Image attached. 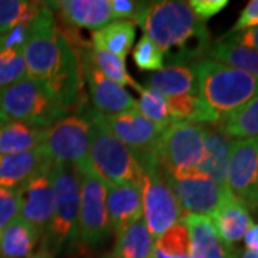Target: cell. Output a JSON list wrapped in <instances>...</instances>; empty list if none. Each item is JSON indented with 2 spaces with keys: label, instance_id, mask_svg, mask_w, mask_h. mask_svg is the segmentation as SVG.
Segmentation results:
<instances>
[{
  "label": "cell",
  "instance_id": "6da1fadb",
  "mask_svg": "<svg viewBox=\"0 0 258 258\" xmlns=\"http://www.w3.org/2000/svg\"><path fill=\"white\" fill-rule=\"evenodd\" d=\"M138 26L169 63H194L203 59L211 46L208 29L195 16L188 2H148Z\"/></svg>",
  "mask_w": 258,
  "mask_h": 258
},
{
  "label": "cell",
  "instance_id": "7a4b0ae2",
  "mask_svg": "<svg viewBox=\"0 0 258 258\" xmlns=\"http://www.w3.org/2000/svg\"><path fill=\"white\" fill-rule=\"evenodd\" d=\"M198 95L220 116L235 111L258 96V76L203 57L191 63Z\"/></svg>",
  "mask_w": 258,
  "mask_h": 258
},
{
  "label": "cell",
  "instance_id": "3957f363",
  "mask_svg": "<svg viewBox=\"0 0 258 258\" xmlns=\"http://www.w3.org/2000/svg\"><path fill=\"white\" fill-rule=\"evenodd\" d=\"M89 120V162L93 172L105 185L139 184L142 171L132 152L106 126L103 115L83 103L81 105Z\"/></svg>",
  "mask_w": 258,
  "mask_h": 258
},
{
  "label": "cell",
  "instance_id": "277c9868",
  "mask_svg": "<svg viewBox=\"0 0 258 258\" xmlns=\"http://www.w3.org/2000/svg\"><path fill=\"white\" fill-rule=\"evenodd\" d=\"M0 111L8 119L47 129L69 112L43 83L23 78L0 91Z\"/></svg>",
  "mask_w": 258,
  "mask_h": 258
},
{
  "label": "cell",
  "instance_id": "5b68a950",
  "mask_svg": "<svg viewBox=\"0 0 258 258\" xmlns=\"http://www.w3.org/2000/svg\"><path fill=\"white\" fill-rule=\"evenodd\" d=\"M50 179L55 203L43 245L59 252L74 247L79 240V176L75 166L53 162Z\"/></svg>",
  "mask_w": 258,
  "mask_h": 258
},
{
  "label": "cell",
  "instance_id": "8992f818",
  "mask_svg": "<svg viewBox=\"0 0 258 258\" xmlns=\"http://www.w3.org/2000/svg\"><path fill=\"white\" fill-rule=\"evenodd\" d=\"M79 240L95 248L109 238L112 228L106 208V185L93 172L88 161L79 164Z\"/></svg>",
  "mask_w": 258,
  "mask_h": 258
},
{
  "label": "cell",
  "instance_id": "52a82bcc",
  "mask_svg": "<svg viewBox=\"0 0 258 258\" xmlns=\"http://www.w3.org/2000/svg\"><path fill=\"white\" fill-rule=\"evenodd\" d=\"M60 52L62 33L56 25L55 15L47 6H40L36 18L29 25L25 45L26 78L43 85L49 82L59 64Z\"/></svg>",
  "mask_w": 258,
  "mask_h": 258
},
{
  "label": "cell",
  "instance_id": "ba28073f",
  "mask_svg": "<svg viewBox=\"0 0 258 258\" xmlns=\"http://www.w3.org/2000/svg\"><path fill=\"white\" fill-rule=\"evenodd\" d=\"M103 120L112 134L132 152L142 172L161 166L158 144L165 128L148 120L138 111L103 115Z\"/></svg>",
  "mask_w": 258,
  "mask_h": 258
},
{
  "label": "cell",
  "instance_id": "9c48e42d",
  "mask_svg": "<svg viewBox=\"0 0 258 258\" xmlns=\"http://www.w3.org/2000/svg\"><path fill=\"white\" fill-rule=\"evenodd\" d=\"M204 155V125L174 122L166 126L158 144V161L166 174L194 171Z\"/></svg>",
  "mask_w": 258,
  "mask_h": 258
},
{
  "label": "cell",
  "instance_id": "30bf717a",
  "mask_svg": "<svg viewBox=\"0 0 258 258\" xmlns=\"http://www.w3.org/2000/svg\"><path fill=\"white\" fill-rule=\"evenodd\" d=\"M141 188L144 221L154 238H158L176 222L184 220V212L161 166L142 172Z\"/></svg>",
  "mask_w": 258,
  "mask_h": 258
},
{
  "label": "cell",
  "instance_id": "8fae6325",
  "mask_svg": "<svg viewBox=\"0 0 258 258\" xmlns=\"http://www.w3.org/2000/svg\"><path fill=\"white\" fill-rule=\"evenodd\" d=\"M89 120L79 106L46 131L45 149L56 164L78 166L89 158Z\"/></svg>",
  "mask_w": 258,
  "mask_h": 258
},
{
  "label": "cell",
  "instance_id": "7c38bea8",
  "mask_svg": "<svg viewBox=\"0 0 258 258\" xmlns=\"http://www.w3.org/2000/svg\"><path fill=\"white\" fill-rule=\"evenodd\" d=\"M166 181L172 192L175 194L185 217L201 215L210 218L220 207L225 195L230 192L227 186L217 184L210 176L201 174L198 169L166 174Z\"/></svg>",
  "mask_w": 258,
  "mask_h": 258
},
{
  "label": "cell",
  "instance_id": "4fadbf2b",
  "mask_svg": "<svg viewBox=\"0 0 258 258\" xmlns=\"http://www.w3.org/2000/svg\"><path fill=\"white\" fill-rule=\"evenodd\" d=\"M227 188L251 212H258V137L234 141Z\"/></svg>",
  "mask_w": 258,
  "mask_h": 258
},
{
  "label": "cell",
  "instance_id": "5bb4252c",
  "mask_svg": "<svg viewBox=\"0 0 258 258\" xmlns=\"http://www.w3.org/2000/svg\"><path fill=\"white\" fill-rule=\"evenodd\" d=\"M91 46L79 47L76 52L81 71L85 75L88 89L93 103V109L101 112L102 115H116L122 112L138 111L137 101L132 95L118 83L108 79L101 71L92 63L89 57Z\"/></svg>",
  "mask_w": 258,
  "mask_h": 258
},
{
  "label": "cell",
  "instance_id": "9a60e30c",
  "mask_svg": "<svg viewBox=\"0 0 258 258\" xmlns=\"http://www.w3.org/2000/svg\"><path fill=\"white\" fill-rule=\"evenodd\" d=\"M20 201V217L39 232L45 235L53 215V185L50 169L39 172L18 189Z\"/></svg>",
  "mask_w": 258,
  "mask_h": 258
},
{
  "label": "cell",
  "instance_id": "2e32d148",
  "mask_svg": "<svg viewBox=\"0 0 258 258\" xmlns=\"http://www.w3.org/2000/svg\"><path fill=\"white\" fill-rule=\"evenodd\" d=\"M81 74L82 71L76 50L62 35L60 60L53 76L49 79V82L45 83V86L63 105V108L68 112H71V109L74 108L78 109L83 103L81 98V85H82Z\"/></svg>",
  "mask_w": 258,
  "mask_h": 258
},
{
  "label": "cell",
  "instance_id": "e0dca14e",
  "mask_svg": "<svg viewBox=\"0 0 258 258\" xmlns=\"http://www.w3.org/2000/svg\"><path fill=\"white\" fill-rule=\"evenodd\" d=\"M52 165L53 161L45 147L15 155H0V186L19 189L30 178L50 169Z\"/></svg>",
  "mask_w": 258,
  "mask_h": 258
},
{
  "label": "cell",
  "instance_id": "ac0fdd59",
  "mask_svg": "<svg viewBox=\"0 0 258 258\" xmlns=\"http://www.w3.org/2000/svg\"><path fill=\"white\" fill-rule=\"evenodd\" d=\"M49 9H55L62 16L68 28L101 29L112 20L111 0H62L45 3Z\"/></svg>",
  "mask_w": 258,
  "mask_h": 258
},
{
  "label": "cell",
  "instance_id": "d6986e66",
  "mask_svg": "<svg viewBox=\"0 0 258 258\" xmlns=\"http://www.w3.org/2000/svg\"><path fill=\"white\" fill-rule=\"evenodd\" d=\"M106 208L112 231L118 235L144 215L141 185H106Z\"/></svg>",
  "mask_w": 258,
  "mask_h": 258
},
{
  "label": "cell",
  "instance_id": "ffe728a7",
  "mask_svg": "<svg viewBox=\"0 0 258 258\" xmlns=\"http://www.w3.org/2000/svg\"><path fill=\"white\" fill-rule=\"evenodd\" d=\"M234 141L215 125H204V155L197 169L222 186H227V169Z\"/></svg>",
  "mask_w": 258,
  "mask_h": 258
},
{
  "label": "cell",
  "instance_id": "44dd1931",
  "mask_svg": "<svg viewBox=\"0 0 258 258\" xmlns=\"http://www.w3.org/2000/svg\"><path fill=\"white\" fill-rule=\"evenodd\" d=\"M29 25H20L0 35V91L26 78L25 45Z\"/></svg>",
  "mask_w": 258,
  "mask_h": 258
},
{
  "label": "cell",
  "instance_id": "7402d4cb",
  "mask_svg": "<svg viewBox=\"0 0 258 258\" xmlns=\"http://www.w3.org/2000/svg\"><path fill=\"white\" fill-rule=\"evenodd\" d=\"M182 221L191 240L189 258H238L232 245L220 238L208 217L186 215Z\"/></svg>",
  "mask_w": 258,
  "mask_h": 258
},
{
  "label": "cell",
  "instance_id": "603a6c76",
  "mask_svg": "<svg viewBox=\"0 0 258 258\" xmlns=\"http://www.w3.org/2000/svg\"><path fill=\"white\" fill-rule=\"evenodd\" d=\"M210 220L220 238L228 245L242 240L249 228L254 225L247 207L238 198H235L231 191L225 195Z\"/></svg>",
  "mask_w": 258,
  "mask_h": 258
},
{
  "label": "cell",
  "instance_id": "cb8c5ba5",
  "mask_svg": "<svg viewBox=\"0 0 258 258\" xmlns=\"http://www.w3.org/2000/svg\"><path fill=\"white\" fill-rule=\"evenodd\" d=\"M148 89L162 93L165 98L198 95L197 78L191 64L169 63L148 79Z\"/></svg>",
  "mask_w": 258,
  "mask_h": 258
},
{
  "label": "cell",
  "instance_id": "d4e9b609",
  "mask_svg": "<svg viewBox=\"0 0 258 258\" xmlns=\"http://www.w3.org/2000/svg\"><path fill=\"white\" fill-rule=\"evenodd\" d=\"M37 232L20 215L2 230L0 234V258H28L39 241Z\"/></svg>",
  "mask_w": 258,
  "mask_h": 258
},
{
  "label": "cell",
  "instance_id": "484cf974",
  "mask_svg": "<svg viewBox=\"0 0 258 258\" xmlns=\"http://www.w3.org/2000/svg\"><path fill=\"white\" fill-rule=\"evenodd\" d=\"M46 131L9 120L0 128V155H15L43 147Z\"/></svg>",
  "mask_w": 258,
  "mask_h": 258
},
{
  "label": "cell",
  "instance_id": "4316f807",
  "mask_svg": "<svg viewBox=\"0 0 258 258\" xmlns=\"http://www.w3.org/2000/svg\"><path fill=\"white\" fill-rule=\"evenodd\" d=\"M135 28L137 26L132 22H111L103 28L93 30L91 46L125 59L135 40Z\"/></svg>",
  "mask_w": 258,
  "mask_h": 258
},
{
  "label": "cell",
  "instance_id": "83f0119b",
  "mask_svg": "<svg viewBox=\"0 0 258 258\" xmlns=\"http://www.w3.org/2000/svg\"><path fill=\"white\" fill-rule=\"evenodd\" d=\"M154 237L144 218L116 235L113 254L118 258H154Z\"/></svg>",
  "mask_w": 258,
  "mask_h": 258
},
{
  "label": "cell",
  "instance_id": "f1b7e54d",
  "mask_svg": "<svg viewBox=\"0 0 258 258\" xmlns=\"http://www.w3.org/2000/svg\"><path fill=\"white\" fill-rule=\"evenodd\" d=\"M168 112L174 122H192L200 125H217L220 115L200 98V95H182L166 98Z\"/></svg>",
  "mask_w": 258,
  "mask_h": 258
},
{
  "label": "cell",
  "instance_id": "f546056e",
  "mask_svg": "<svg viewBox=\"0 0 258 258\" xmlns=\"http://www.w3.org/2000/svg\"><path fill=\"white\" fill-rule=\"evenodd\" d=\"M215 126L232 139L258 137V96L238 109L221 115Z\"/></svg>",
  "mask_w": 258,
  "mask_h": 258
},
{
  "label": "cell",
  "instance_id": "4dcf8cb0",
  "mask_svg": "<svg viewBox=\"0 0 258 258\" xmlns=\"http://www.w3.org/2000/svg\"><path fill=\"white\" fill-rule=\"evenodd\" d=\"M207 55L210 59L258 76V50L237 45L231 39H220L210 46Z\"/></svg>",
  "mask_w": 258,
  "mask_h": 258
},
{
  "label": "cell",
  "instance_id": "1f68e13d",
  "mask_svg": "<svg viewBox=\"0 0 258 258\" xmlns=\"http://www.w3.org/2000/svg\"><path fill=\"white\" fill-rule=\"evenodd\" d=\"M191 240L184 221L176 222L154 242V258H189Z\"/></svg>",
  "mask_w": 258,
  "mask_h": 258
},
{
  "label": "cell",
  "instance_id": "d6a6232c",
  "mask_svg": "<svg viewBox=\"0 0 258 258\" xmlns=\"http://www.w3.org/2000/svg\"><path fill=\"white\" fill-rule=\"evenodd\" d=\"M40 6L42 5L36 2L0 0V35L20 25H30Z\"/></svg>",
  "mask_w": 258,
  "mask_h": 258
},
{
  "label": "cell",
  "instance_id": "836d02e7",
  "mask_svg": "<svg viewBox=\"0 0 258 258\" xmlns=\"http://www.w3.org/2000/svg\"><path fill=\"white\" fill-rule=\"evenodd\" d=\"M89 57H91L92 63L108 79H111L120 86H132L135 89L139 88L138 83L135 82L128 74L123 57L105 52V50H96V49H92V46L89 49Z\"/></svg>",
  "mask_w": 258,
  "mask_h": 258
},
{
  "label": "cell",
  "instance_id": "e575fe53",
  "mask_svg": "<svg viewBox=\"0 0 258 258\" xmlns=\"http://www.w3.org/2000/svg\"><path fill=\"white\" fill-rule=\"evenodd\" d=\"M137 91L141 95L139 102L137 103V109L139 113L162 128L169 126L172 120L168 112V101L165 96L154 89H148L144 86H139Z\"/></svg>",
  "mask_w": 258,
  "mask_h": 258
},
{
  "label": "cell",
  "instance_id": "d590c367",
  "mask_svg": "<svg viewBox=\"0 0 258 258\" xmlns=\"http://www.w3.org/2000/svg\"><path fill=\"white\" fill-rule=\"evenodd\" d=\"M135 64L141 71H161L165 64L164 53L148 36L141 37L132 52Z\"/></svg>",
  "mask_w": 258,
  "mask_h": 258
},
{
  "label": "cell",
  "instance_id": "8d00e7d4",
  "mask_svg": "<svg viewBox=\"0 0 258 258\" xmlns=\"http://www.w3.org/2000/svg\"><path fill=\"white\" fill-rule=\"evenodd\" d=\"M147 3L148 2L135 0H111L112 19L115 22H132L135 26H138Z\"/></svg>",
  "mask_w": 258,
  "mask_h": 258
},
{
  "label": "cell",
  "instance_id": "74e56055",
  "mask_svg": "<svg viewBox=\"0 0 258 258\" xmlns=\"http://www.w3.org/2000/svg\"><path fill=\"white\" fill-rule=\"evenodd\" d=\"M20 212L18 189L0 186V230H3Z\"/></svg>",
  "mask_w": 258,
  "mask_h": 258
},
{
  "label": "cell",
  "instance_id": "f35d334b",
  "mask_svg": "<svg viewBox=\"0 0 258 258\" xmlns=\"http://www.w3.org/2000/svg\"><path fill=\"white\" fill-rule=\"evenodd\" d=\"M252 28H258V0H249L247 6L240 13V18L235 22V25L224 37L232 36Z\"/></svg>",
  "mask_w": 258,
  "mask_h": 258
},
{
  "label": "cell",
  "instance_id": "ab89813d",
  "mask_svg": "<svg viewBox=\"0 0 258 258\" xmlns=\"http://www.w3.org/2000/svg\"><path fill=\"white\" fill-rule=\"evenodd\" d=\"M195 16L201 22H207L208 19L215 16L228 6V0H191L188 2Z\"/></svg>",
  "mask_w": 258,
  "mask_h": 258
},
{
  "label": "cell",
  "instance_id": "60d3db41",
  "mask_svg": "<svg viewBox=\"0 0 258 258\" xmlns=\"http://www.w3.org/2000/svg\"><path fill=\"white\" fill-rule=\"evenodd\" d=\"M222 39H231L237 45L248 47V49H252V50H258V28L248 29V30H244L241 33H237V35H232V36L228 37H222Z\"/></svg>",
  "mask_w": 258,
  "mask_h": 258
},
{
  "label": "cell",
  "instance_id": "b9f144b4",
  "mask_svg": "<svg viewBox=\"0 0 258 258\" xmlns=\"http://www.w3.org/2000/svg\"><path fill=\"white\" fill-rule=\"evenodd\" d=\"M244 242L247 245V249H252L258 252V224L252 225L248 232L244 235Z\"/></svg>",
  "mask_w": 258,
  "mask_h": 258
},
{
  "label": "cell",
  "instance_id": "7bdbcfd3",
  "mask_svg": "<svg viewBox=\"0 0 258 258\" xmlns=\"http://www.w3.org/2000/svg\"><path fill=\"white\" fill-rule=\"evenodd\" d=\"M28 258H55V252L50 248H47L46 245H42V248L36 251V252H33Z\"/></svg>",
  "mask_w": 258,
  "mask_h": 258
},
{
  "label": "cell",
  "instance_id": "ee69618b",
  "mask_svg": "<svg viewBox=\"0 0 258 258\" xmlns=\"http://www.w3.org/2000/svg\"><path fill=\"white\" fill-rule=\"evenodd\" d=\"M240 258H258V252L257 251H252V249H245L241 254Z\"/></svg>",
  "mask_w": 258,
  "mask_h": 258
},
{
  "label": "cell",
  "instance_id": "f6af8a7d",
  "mask_svg": "<svg viewBox=\"0 0 258 258\" xmlns=\"http://www.w3.org/2000/svg\"><path fill=\"white\" fill-rule=\"evenodd\" d=\"M8 122H9V119L6 118V115H5L3 112L0 111V128H2V126H3L5 123H8Z\"/></svg>",
  "mask_w": 258,
  "mask_h": 258
},
{
  "label": "cell",
  "instance_id": "bcb514c9",
  "mask_svg": "<svg viewBox=\"0 0 258 258\" xmlns=\"http://www.w3.org/2000/svg\"><path fill=\"white\" fill-rule=\"evenodd\" d=\"M101 258H118L113 252H108V254H105V255H102Z\"/></svg>",
  "mask_w": 258,
  "mask_h": 258
}]
</instances>
